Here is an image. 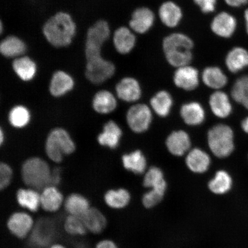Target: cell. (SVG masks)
Masks as SVG:
<instances>
[{"label": "cell", "mask_w": 248, "mask_h": 248, "mask_svg": "<svg viewBox=\"0 0 248 248\" xmlns=\"http://www.w3.org/2000/svg\"><path fill=\"white\" fill-rule=\"evenodd\" d=\"M93 107L98 113H110L117 107L116 99L110 92L101 91L98 92L93 98Z\"/></svg>", "instance_id": "obj_28"}, {"label": "cell", "mask_w": 248, "mask_h": 248, "mask_svg": "<svg viewBox=\"0 0 248 248\" xmlns=\"http://www.w3.org/2000/svg\"><path fill=\"white\" fill-rule=\"evenodd\" d=\"M225 63L229 71L237 73L248 67V51L241 46H236L229 52Z\"/></svg>", "instance_id": "obj_18"}, {"label": "cell", "mask_w": 248, "mask_h": 248, "mask_svg": "<svg viewBox=\"0 0 248 248\" xmlns=\"http://www.w3.org/2000/svg\"><path fill=\"white\" fill-rule=\"evenodd\" d=\"M232 180L229 173L224 170H218L215 178L209 183L211 191L216 194H225L231 190Z\"/></svg>", "instance_id": "obj_36"}, {"label": "cell", "mask_w": 248, "mask_h": 248, "mask_svg": "<svg viewBox=\"0 0 248 248\" xmlns=\"http://www.w3.org/2000/svg\"><path fill=\"white\" fill-rule=\"evenodd\" d=\"M194 1L204 14H209L215 10L217 0H194Z\"/></svg>", "instance_id": "obj_43"}, {"label": "cell", "mask_w": 248, "mask_h": 248, "mask_svg": "<svg viewBox=\"0 0 248 248\" xmlns=\"http://www.w3.org/2000/svg\"><path fill=\"white\" fill-rule=\"evenodd\" d=\"M151 111L146 105H134L128 111L126 120L133 132L142 133L146 131L152 122Z\"/></svg>", "instance_id": "obj_8"}, {"label": "cell", "mask_w": 248, "mask_h": 248, "mask_svg": "<svg viewBox=\"0 0 248 248\" xmlns=\"http://www.w3.org/2000/svg\"><path fill=\"white\" fill-rule=\"evenodd\" d=\"M27 46L22 40L16 36H9L0 44V52L7 58H18L26 53Z\"/></svg>", "instance_id": "obj_25"}, {"label": "cell", "mask_w": 248, "mask_h": 248, "mask_svg": "<svg viewBox=\"0 0 248 248\" xmlns=\"http://www.w3.org/2000/svg\"><path fill=\"white\" fill-rule=\"evenodd\" d=\"M237 20L227 12H221L214 18L211 28L213 32L222 38H231L237 29Z\"/></svg>", "instance_id": "obj_10"}, {"label": "cell", "mask_w": 248, "mask_h": 248, "mask_svg": "<svg viewBox=\"0 0 248 248\" xmlns=\"http://www.w3.org/2000/svg\"><path fill=\"white\" fill-rule=\"evenodd\" d=\"M194 43L189 37L183 33L171 34L164 39L163 50L165 53L170 52L191 51Z\"/></svg>", "instance_id": "obj_17"}, {"label": "cell", "mask_w": 248, "mask_h": 248, "mask_svg": "<svg viewBox=\"0 0 248 248\" xmlns=\"http://www.w3.org/2000/svg\"><path fill=\"white\" fill-rule=\"evenodd\" d=\"M122 161L125 169L138 174L143 173L146 169V158L140 151L137 150L131 154L124 155Z\"/></svg>", "instance_id": "obj_32"}, {"label": "cell", "mask_w": 248, "mask_h": 248, "mask_svg": "<svg viewBox=\"0 0 248 248\" xmlns=\"http://www.w3.org/2000/svg\"><path fill=\"white\" fill-rule=\"evenodd\" d=\"M113 43L114 47L119 53L128 54L135 46V36L128 28L120 27L114 33Z\"/></svg>", "instance_id": "obj_20"}, {"label": "cell", "mask_w": 248, "mask_h": 248, "mask_svg": "<svg viewBox=\"0 0 248 248\" xmlns=\"http://www.w3.org/2000/svg\"><path fill=\"white\" fill-rule=\"evenodd\" d=\"M181 115L187 125L192 126L200 125L205 119V113L203 107L196 102L183 105Z\"/></svg>", "instance_id": "obj_23"}, {"label": "cell", "mask_w": 248, "mask_h": 248, "mask_svg": "<svg viewBox=\"0 0 248 248\" xmlns=\"http://www.w3.org/2000/svg\"><path fill=\"white\" fill-rule=\"evenodd\" d=\"M131 195L124 188L110 190L105 194L104 200L108 207L115 209L124 208L129 203Z\"/></svg>", "instance_id": "obj_35"}, {"label": "cell", "mask_w": 248, "mask_h": 248, "mask_svg": "<svg viewBox=\"0 0 248 248\" xmlns=\"http://www.w3.org/2000/svg\"><path fill=\"white\" fill-rule=\"evenodd\" d=\"M171 95L166 91L158 92L151 100V105L158 116L165 117L169 115L172 107Z\"/></svg>", "instance_id": "obj_33"}, {"label": "cell", "mask_w": 248, "mask_h": 248, "mask_svg": "<svg viewBox=\"0 0 248 248\" xmlns=\"http://www.w3.org/2000/svg\"><path fill=\"white\" fill-rule=\"evenodd\" d=\"M33 221L29 214L24 212H16L9 217L7 227L9 232L15 236L24 238L32 231Z\"/></svg>", "instance_id": "obj_9"}, {"label": "cell", "mask_w": 248, "mask_h": 248, "mask_svg": "<svg viewBox=\"0 0 248 248\" xmlns=\"http://www.w3.org/2000/svg\"><path fill=\"white\" fill-rule=\"evenodd\" d=\"M210 106L214 114L219 118L230 116L232 107L229 97L222 92H216L210 96Z\"/></svg>", "instance_id": "obj_24"}, {"label": "cell", "mask_w": 248, "mask_h": 248, "mask_svg": "<svg viewBox=\"0 0 248 248\" xmlns=\"http://www.w3.org/2000/svg\"><path fill=\"white\" fill-rule=\"evenodd\" d=\"M166 145L170 153L175 156H181L190 148V139L185 131L173 132L167 138Z\"/></svg>", "instance_id": "obj_16"}, {"label": "cell", "mask_w": 248, "mask_h": 248, "mask_svg": "<svg viewBox=\"0 0 248 248\" xmlns=\"http://www.w3.org/2000/svg\"><path fill=\"white\" fill-rule=\"evenodd\" d=\"M49 248H66L64 246H62L61 244H54L52 245Z\"/></svg>", "instance_id": "obj_49"}, {"label": "cell", "mask_w": 248, "mask_h": 248, "mask_svg": "<svg viewBox=\"0 0 248 248\" xmlns=\"http://www.w3.org/2000/svg\"><path fill=\"white\" fill-rule=\"evenodd\" d=\"M173 80L178 88L185 91H193L199 85L198 71L193 67L186 66L179 67L175 71Z\"/></svg>", "instance_id": "obj_11"}, {"label": "cell", "mask_w": 248, "mask_h": 248, "mask_svg": "<svg viewBox=\"0 0 248 248\" xmlns=\"http://www.w3.org/2000/svg\"><path fill=\"white\" fill-rule=\"evenodd\" d=\"M122 136L120 126L113 121H109L105 124L103 132L98 136V141L102 146L114 149L119 145Z\"/></svg>", "instance_id": "obj_19"}, {"label": "cell", "mask_w": 248, "mask_h": 248, "mask_svg": "<svg viewBox=\"0 0 248 248\" xmlns=\"http://www.w3.org/2000/svg\"><path fill=\"white\" fill-rule=\"evenodd\" d=\"M161 21L166 26L173 28L177 26L182 17L181 9L174 2H164L159 9Z\"/></svg>", "instance_id": "obj_26"}, {"label": "cell", "mask_w": 248, "mask_h": 248, "mask_svg": "<svg viewBox=\"0 0 248 248\" xmlns=\"http://www.w3.org/2000/svg\"><path fill=\"white\" fill-rule=\"evenodd\" d=\"M13 176V170L7 163L0 164V188L1 190L7 188L10 185Z\"/></svg>", "instance_id": "obj_41"}, {"label": "cell", "mask_w": 248, "mask_h": 248, "mask_svg": "<svg viewBox=\"0 0 248 248\" xmlns=\"http://www.w3.org/2000/svg\"><path fill=\"white\" fill-rule=\"evenodd\" d=\"M81 218L86 230L93 233H100L106 228V217L97 209L90 208Z\"/></svg>", "instance_id": "obj_21"}, {"label": "cell", "mask_w": 248, "mask_h": 248, "mask_svg": "<svg viewBox=\"0 0 248 248\" xmlns=\"http://www.w3.org/2000/svg\"><path fill=\"white\" fill-rule=\"evenodd\" d=\"M145 187L151 188L164 194L167 188V183L164 180L162 170L156 167H152L145 175L144 182Z\"/></svg>", "instance_id": "obj_34"}, {"label": "cell", "mask_w": 248, "mask_h": 248, "mask_svg": "<svg viewBox=\"0 0 248 248\" xmlns=\"http://www.w3.org/2000/svg\"><path fill=\"white\" fill-rule=\"evenodd\" d=\"M203 81L210 88H222L228 83V78L221 69L217 67H209L204 70L202 74Z\"/></svg>", "instance_id": "obj_31"}, {"label": "cell", "mask_w": 248, "mask_h": 248, "mask_svg": "<svg viewBox=\"0 0 248 248\" xmlns=\"http://www.w3.org/2000/svg\"><path fill=\"white\" fill-rule=\"evenodd\" d=\"M95 248H118V247L112 241L104 240L99 242Z\"/></svg>", "instance_id": "obj_46"}, {"label": "cell", "mask_w": 248, "mask_h": 248, "mask_svg": "<svg viewBox=\"0 0 248 248\" xmlns=\"http://www.w3.org/2000/svg\"><path fill=\"white\" fill-rule=\"evenodd\" d=\"M85 75L90 82L100 84L110 78L115 73L116 68L111 62L101 56L86 60Z\"/></svg>", "instance_id": "obj_6"}, {"label": "cell", "mask_w": 248, "mask_h": 248, "mask_svg": "<svg viewBox=\"0 0 248 248\" xmlns=\"http://www.w3.org/2000/svg\"><path fill=\"white\" fill-rule=\"evenodd\" d=\"M155 15L147 8H140L133 12L129 25L131 29L139 33H145L153 26Z\"/></svg>", "instance_id": "obj_13"}, {"label": "cell", "mask_w": 248, "mask_h": 248, "mask_svg": "<svg viewBox=\"0 0 248 248\" xmlns=\"http://www.w3.org/2000/svg\"><path fill=\"white\" fill-rule=\"evenodd\" d=\"M63 202V195L56 186L50 185L43 189L40 194V206L46 212H57Z\"/></svg>", "instance_id": "obj_14"}, {"label": "cell", "mask_w": 248, "mask_h": 248, "mask_svg": "<svg viewBox=\"0 0 248 248\" xmlns=\"http://www.w3.org/2000/svg\"><path fill=\"white\" fill-rule=\"evenodd\" d=\"M116 91L119 98L124 101L131 102L139 100L141 95L140 86L133 78H125L116 86Z\"/></svg>", "instance_id": "obj_12"}, {"label": "cell", "mask_w": 248, "mask_h": 248, "mask_svg": "<svg viewBox=\"0 0 248 248\" xmlns=\"http://www.w3.org/2000/svg\"><path fill=\"white\" fill-rule=\"evenodd\" d=\"M165 55L169 63L174 67L187 66L193 60V54L191 51L170 52L165 53Z\"/></svg>", "instance_id": "obj_39"}, {"label": "cell", "mask_w": 248, "mask_h": 248, "mask_svg": "<svg viewBox=\"0 0 248 248\" xmlns=\"http://www.w3.org/2000/svg\"><path fill=\"white\" fill-rule=\"evenodd\" d=\"M208 144L211 151L217 157L224 158L234 151V134L230 126L218 124L208 132Z\"/></svg>", "instance_id": "obj_4"}, {"label": "cell", "mask_w": 248, "mask_h": 248, "mask_svg": "<svg viewBox=\"0 0 248 248\" xmlns=\"http://www.w3.org/2000/svg\"><path fill=\"white\" fill-rule=\"evenodd\" d=\"M64 226L65 231L73 235H82L87 231L80 217L69 215L65 220Z\"/></svg>", "instance_id": "obj_40"}, {"label": "cell", "mask_w": 248, "mask_h": 248, "mask_svg": "<svg viewBox=\"0 0 248 248\" xmlns=\"http://www.w3.org/2000/svg\"><path fill=\"white\" fill-rule=\"evenodd\" d=\"M17 203L23 208L35 212L40 206V195L33 188H21L16 193Z\"/></svg>", "instance_id": "obj_29"}, {"label": "cell", "mask_w": 248, "mask_h": 248, "mask_svg": "<svg viewBox=\"0 0 248 248\" xmlns=\"http://www.w3.org/2000/svg\"><path fill=\"white\" fill-rule=\"evenodd\" d=\"M244 18H245V21H246V27L247 33L248 35V8L247 9V10L246 11H245Z\"/></svg>", "instance_id": "obj_48"}, {"label": "cell", "mask_w": 248, "mask_h": 248, "mask_svg": "<svg viewBox=\"0 0 248 248\" xmlns=\"http://www.w3.org/2000/svg\"><path fill=\"white\" fill-rule=\"evenodd\" d=\"M242 129L248 134V117L243 120L241 123Z\"/></svg>", "instance_id": "obj_47"}, {"label": "cell", "mask_w": 248, "mask_h": 248, "mask_svg": "<svg viewBox=\"0 0 248 248\" xmlns=\"http://www.w3.org/2000/svg\"><path fill=\"white\" fill-rule=\"evenodd\" d=\"M76 150V145L66 130L55 128L49 133L46 142V152L49 159L60 163L63 155H70Z\"/></svg>", "instance_id": "obj_3"}, {"label": "cell", "mask_w": 248, "mask_h": 248, "mask_svg": "<svg viewBox=\"0 0 248 248\" xmlns=\"http://www.w3.org/2000/svg\"><path fill=\"white\" fill-rule=\"evenodd\" d=\"M30 113L28 108L21 105L12 108L9 114V123L16 128L26 126L30 121Z\"/></svg>", "instance_id": "obj_38"}, {"label": "cell", "mask_w": 248, "mask_h": 248, "mask_svg": "<svg viewBox=\"0 0 248 248\" xmlns=\"http://www.w3.org/2000/svg\"><path fill=\"white\" fill-rule=\"evenodd\" d=\"M0 136H1V144L3 143V141H4V132H3L2 130L1 129V132H0Z\"/></svg>", "instance_id": "obj_50"}, {"label": "cell", "mask_w": 248, "mask_h": 248, "mask_svg": "<svg viewBox=\"0 0 248 248\" xmlns=\"http://www.w3.org/2000/svg\"><path fill=\"white\" fill-rule=\"evenodd\" d=\"M233 100L248 110V75L244 76L235 82L232 90Z\"/></svg>", "instance_id": "obj_37"}, {"label": "cell", "mask_w": 248, "mask_h": 248, "mask_svg": "<svg viewBox=\"0 0 248 248\" xmlns=\"http://www.w3.org/2000/svg\"><path fill=\"white\" fill-rule=\"evenodd\" d=\"M74 86L73 78L64 71H58L52 76L49 92L54 97H61L71 91Z\"/></svg>", "instance_id": "obj_15"}, {"label": "cell", "mask_w": 248, "mask_h": 248, "mask_svg": "<svg viewBox=\"0 0 248 248\" xmlns=\"http://www.w3.org/2000/svg\"><path fill=\"white\" fill-rule=\"evenodd\" d=\"M188 169L195 173L206 172L210 165V158L205 152L195 148L190 152L186 160Z\"/></svg>", "instance_id": "obj_22"}, {"label": "cell", "mask_w": 248, "mask_h": 248, "mask_svg": "<svg viewBox=\"0 0 248 248\" xmlns=\"http://www.w3.org/2000/svg\"><path fill=\"white\" fill-rule=\"evenodd\" d=\"M164 195L157 191L151 190L144 195L142 198V203L147 208H151L160 202Z\"/></svg>", "instance_id": "obj_42"}, {"label": "cell", "mask_w": 248, "mask_h": 248, "mask_svg": "<svg viewBox=\"0 0 248 248\" xmlns=\"http://www.w3.org/2000/svg\"><path fill=\"white\" fill-rule=\"evenodd\" d=\"M76 29V25L71 16L60 12L46 21L43 27V33L52 46L64 47L72 42Z\"/></svg>", "instance_id": "obj_1"}, {"label": "cell", "mask_w": 248, "mask_h": 248, "mask_svg": "<svg viewBox=\"0 0 248 248\" xmlns=\"http://www.w3.org/2000/svg\"><path fill=\"white\" fill-rule=\"evenodd\" d=\"M15 73L24 81H30L35 77L37 67L33 60L28 57L16 59L12 63Z\"/></svg>", "instance_id": "obj_27"}, {"label": "cell", "mask_w": 248, "mask_h": 248, "mask_svg": "<svg viewBox=\"0 0 248 248\" xmlns=\"http://www.w3.org/2000/svg\"><path fill=\"white\" fill-rule=\"evenodd\" d=\"M52 170L47 163L39 157H31L21 168L24 184L31 188L39 190L51 185Z\"/></svg>", "instance_id": "obj_2"}, {"label": "cell", "mask_w": 248, "mask_h": 248, "mask_svg": "<svg viewBox=\"0 0 248 248\" xmlns=\"http://www.w3.org/2000/svg\"><path fill=\"white\" fill-rule=\"evenodd\" d=\"M64 207L69 215L80 217L91 208L88 200L79 194L70 195L65 200Z\"/></svg>", "instance_id": "obj_30"}, {"label": "cell", "mask_w": 248, "mask_h": 248, "mask_svg": "<svg viewBox=\"0 0 248 248\" xmlns=\"http://www.w3.org/2000/svg\"><path fill=\"white\" fill-rule=\"evenodd\" d=\"M225 1L229 6L234 8L243 7L248 3V0H225Z\"/></svg>", "instance_id": "obj_45"}, {"label": "cell", "mask_w": 248, "mask_h": 248, "mask_svg": "<svg viewBox=\"0 0 248 248\" xmlns=\"http://www.w3.org/2000/svg\"><path fill=\"white\" fill-rule=\"evenodd\" d=\"M61 170L60 168H56L52 170L51 173V186H57L60 184L61 177Z\"/></svg>", "instance_id": "obj_44"}, {"label": "cell", "mask_w": 248, "mask_h": 248, "mask_svg": "<svg viewBox=\"0 0 248 248\" xmlns=\"http://www.w3.org/2000/svg\"><path fill=\"white\" fill-rule=\"evenodd\" d=\"M56 228L48 218H41L33 226L30 236L31 244L37 248H44L54 240Z\"/></svg>", "instance_id": "obj_7"}, {"label": "cell", "mask_w": 248, "mask_h": 248, "mask_svg": "<svg viewBox=\"0 0 248 248\" xmlns=\"http://www.w3.org/2000/svg\"><path fill=\"white\" fill-rule=\"evenodd\" d=\"M110 33L109 26L105 20H99L89 28L85 43L86 60L102 55V46L109 38Z\"/></svg>", "instance_id": "obj_5"}]
</instances>
